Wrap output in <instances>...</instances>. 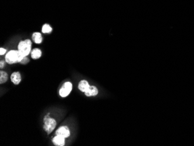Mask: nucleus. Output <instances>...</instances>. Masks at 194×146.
Wrapping results in <instances>:
<instances>
[{
  "label": "nucleus",
  "instance_id": "3",
  "mask_svg": "<svg viewBox=\"0 0 194 146\" xmlns=\"http://www.w3.org/2000/svg\"><path fill=\"white\" fill-rule=\"evenodd\" d=\"M49 114L45 117L44 119V126L43 128L44 131L47 133L48 135L50 134L55 128L57 126L56 121L48 117Z\"/></svg>",
  "mask_w": 194,
  "mask_h": 146
},
{
  "label": "nucleus",
  "instance_id": "13",
  "mask_svg": "<svg viewBox=\"0 0 194 146\" xmlns=\"http://www.w3.org/2000/svg\"><path fill=\"white\" fill-rule=\"evenodd\" d=\"M53 30L52 27L48 24H45L43 25L42 27V32L44 33H51Z\"/></svg>",
  "mask_w": 194,
  "mask_h": 146
},
{
  "label": "nucleus",
  "instance_id": "10",
  "mask_svg": "<svg viewBox=\"0 0 194 146\" xmlns=\"http://www.w3.org/2000/svg\"><path fill=\"white\" fill-rule=\"evenodd\" d=\"M32 39L36 44H40L43 41V37L40 33L35 32L32 35Z\"/></svg>",
  "mask_w": 194,
  "mask_h": 146
},
{
  "label": "nucleus",
  "instance_id": "2",
  "mask_svg": "<svg viewBox=\"0 0 194 146\" xmlns=\"http://www.w3.org/2000/svg\"><path fill=\"white\" fill-rule=\"evenodd\" d=\"M32 43L29 39L21 41L18 45V51L24 56L27 57L31 53Z\"/></svg>",
  "mask_w": 194,
  "mask_h": 146
},
{
  "label": "nucleus",
  "instance_id": "12",
  "mask_svg": "<svg viewBox=\"0 0 194 146\" xmlns=\"http://www.w3.org/2000/svg\"><path fill=\"white\" fill-rule=\"evenodd\" d=\"M8 75L6 72L1 71L0 72V83H5L8 80Z\"/></svg>",
  "mask_w": 194,
  "mask_h": 146
},
{
  "label": "nucleus",
  "instance_id": "7",
  "mask_svg": "<svg viewBox=\"0 0 194 146\" xmlns=\"http://www.w3.org/2000/svg\"><path fill=\"white\" fill-rule=\"evenodd\" d=\"M11 80L14 84H15V85L19 84L20 83L21 80H22L20 73H19V72H15L12 73L11 76Z\"/></svg>",
  "mask_w": 194,
  "mask_h": 146
},
{
  "label": "nucleus",
  "instance_id": "9",
  "mask_svg": "<svg viewBox=\"0 0 194 146\" xmlns=\"http://www.w3.org/2000/svg\"><path fill=\"white\" fill-rule=\"evenodd\" d=\"M90 85L88 82L85 80H81L78 84V88L82 92H85L89 87Z\"/></svg>",
  "mask_w": 194,
  "mask_h": 146
},
{
  "label": "nucleus",
  "instance_id": "5",
  "mask_svg": "<svg viewBox=\"0 0 194 146\" xmlns=\"http://www.w3.org/2000/svg\"><path fill=\"white\" fill-rule=\"evenodd\" d=\"M55 134L57 136H60L64 138H67L70 136V130L67 126H62L57 129Z\"/></svg>",
  "mask_w": 194,
  "mask_h": 146
},
{
  "label": "nucleus",
  "instance_id": "15",
  "mask_svg": "<svg viewBox=\"0 0 194 146\" xmlns=\"http://www.w3.org/2000/svg\"><path fill=\"white\" fill-rule=\"evenodd\" d=\"M6 50L5 49H4L3 48H0V55H2L5 54V53H6Z\"/></svg>",
  "mask_w": 194,
  "mask_h": 146
},
{
  "label": "nucleus",
  "instance_id": "11",
  "mask_svg": "<svg viewBox=\"0 0 194 146\" xmlns=\"http://www.w3.org/2000/svg\"><path fill=\"white\" fill-rule=\"evenodd\" d=\"M41 51L39 48H34L31 52V57L34 60H37L41 57Z\"/></svg>",
  "mask_w": 194,
  "mask_h": 146
},
{
  "label": "nucleus",
  "instance_id": "16",
  "mask_svg": "<svg viewBox=\"0 0 194 146\" xmlns=\"http://www.w3.org/2000/svg\"><path fill=\"white\" fill-rule=\"evenodd\" d=\"M5 66V62L4 61H1L0 62V68H2Z\"/></svg>",
  "mask_w": 194,
  "mask_h": 146
},
{
  "label": "nucleus",
  "instance_id": "4",
  "mask_svg": "<svg viewBox=\"0 0 194 146\" xmlns=\"http://www.w3.org/2000/svg\"><path fill=\"white\" fill-rule=\"evenodd\" d=\"M72 90V84L71 83L67 81L65 83L61 88L60 90L59 93L62 97H67L71 92Z\"/></svg>",
  "mask_w": 194,
  "mask_h": 146
},
{
  "label": "nucleus",
  "instance_id": "14",
  "mask_svg": "<svg viewBox=\"0 0 194 146\" xmlns=\"http://www.w3.org/2000/svg\"><path fill=\"white\" fill-rule=\"evenodd\" d=\"M29 62V59L27 57H25L22 59V60L21 61V62L20 63L23 65H26Z\"/></svg>",
  "mask_w": 194,
  "mask_h": 146
},
{
  "label": "nucleus",
  "instance_id": "1",
  "mask_svg": "<svg viewBox=\"0 0 194 146\" xmlns=\"http://www.w3.org/2000/svg\"><path fill=\"white\" fill-rule=\"evenodd\" d=\"M24 57L18 50H11L5 56V61L9 64L20 62Z\"/></svg>",
  "mask_w": 194,
  "mask_h": 146
},
{
  "label": "nucleus",
  "instance_id": "8",
  "mask_svg": "<svg viewBox=\"0 0 194 146\" xmlns=\"http://www.w3.org/2000/svg\"><path fill=\"white\" fill-rule=\"evenodd\" d=\"M65 138L60 136H57L53 139V142L55 146H64L65 145Z\"/></svg>",
  "mask_w": 194,
  "mask_h": 146
},
{
  "label": "nucleus",
  "instance_id": "6",
  "mask_svg": "<svg viewBox=\"0 0 194 146\" xmlns=\"http://www.w3.org/2000/svg\"><path fill=\"white\" fill-rule=\"evenodd\" d=\"M84 93H85V95L87 97L95 96L98 94V90L96 87H95L94 86H90V87L84 92Z\"/></svg>",
  "mask_w": 194,
  "mask_h": 146
}]
</instances>
